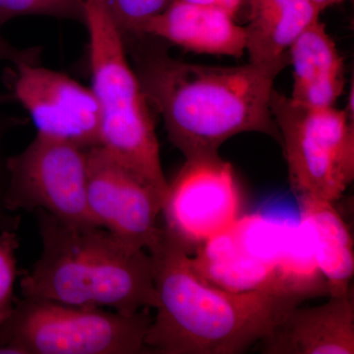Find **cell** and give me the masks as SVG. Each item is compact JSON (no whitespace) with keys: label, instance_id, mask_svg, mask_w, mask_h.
Returning a JSON list of instances; mask_svg holds the SVG:
<instances>
[{"label":"cell","instance_id":"52a82bcc","mask_svg":"<svg viewBox=\"0 0 354 354\" xmlns=\"http://www.w3.org/2000/svg\"><path fill=\"white\" fill-rule=\"evenodd\" d=\"M88 151L37 134L22 152L6 158V209H41L70 225L97 227L87 204Z\"/></svg>","mask_w":354,"mask_h":354},{"label":"cell","instance_id":"9a60e30c","mask_svg":"<svg viewBox=\"0 0 354 354\" xmlns=\"http://www.w3.org/2000/svg\"><path fill=\"white\" fill-rule=\"evenodd\" d=\"M293 68L290 99L308 108H329L344 92V64L337 44L321 19L312 23L290 50Z\"/></svg>","mask_w":354,"mask_h":354},{"label":"cell","instance_id":"5bb4252c","mask_svg":"<svg viewBox=\"0 0 354 354\" xmlns=\"http://www.w3.org/2000/svg\"><path fill=\"white\" fill-rule=\"evenodd\" d=\"M245 51L250 64L279 74L290 65V50L322 11L307 0H247Z\"/></svg>","mask_w":354,"mask_h":354},{"label":"cell","instance_id":"ac0fdd59","mask_svg":"<svg viewBox=\"0 0 354 354\" xmlns=\"http://www.w3.org/2000/svg\"><path fill=\"white\" fill-rule=\"evenodd\" d=\"M20 246L17 232H0V325L12 313L17 298L14 288L19 271L16 251Z\"/></svg>","mask_w":354,"mask_h":354},{"label":"cell","instance_id":"9c48e42d","mask_svg":"<svg viewBox=\"0 0 354 354\" xmlns=\"http://www.w3.org/2000/svg\"><path fill=\"white\" fill-rule=\"evenodd\" d=\"M288 235L263 216H244L200 246L190 256L191 264L203 278L225 290L291 293L281 281L290 244Z\"/></svg>","mask_w":354,"mask_h":354},{"label":"cell","instance_id":"ffe728a7","mask_svg":"<svg viewBox=\"0 0 354 354\" xmlns=\"http://www.w3.org/2000/svg\"><path fill=\"white\" fill-rule=\"evenodd\" d=\"M17 120L0 116V232L4 230L17 232L20 227L21 218L18 213L8 211L6 206V192L8 174L6 169V158L3 155V141L9 130L17 125Z\"/></svg>","mask_w":354,"mask_h":354},{"label":"cell","instance_id":"7a4b0ae2","mask_svg":"<svg viewBox=\"0 0 354 354\" xmlns=\"http://www.w3.org/2000/svg\"><path fill=\"white\" fill-rule=\"evenodd\" d=\"M148 252L157 304L147 330L146 353H243L309 299L295 293L237 292L213 285L195 271L185 247L164 227Z\"/></svg>","mask_w":354,"mask_h":354},{"label":"cell","instance_id":"7402d4cb","mask_svg":"<svg viewBox=\"0 0 354 354\" xmlns=\"http://www.w3.org/2000/svg\"><path fill=\"white\" fill-rule=\"evenodd\" d=\"M189 3L199 6L215 7L232 15L236 19L242 10H246L247 0H183Z\"/></svg>","mask_w":354,"mask_h":354},{"label":"cell","instance_id":"3957f363","mask_svg":"<svg viewBox=\"0 0 354 354\" xmlns=\"http://www.w3.org/2000/svg\"><path fill=\"white\" fill-rule=\"evenodd\" d=\"M41 253L20 281L24 297L74 306L109 307L125 315L155 308L152 256L104 228L70 225L36 209Z\"/></svg>","mask_w":354,"mask_h":354},{"label":"cell","instance_id":"30bf717a","mask_svg":"<svg viewBox=\"0 0 354 354\" xmlns=\"http://www.w3.org/2000/svg\"><path fill=\"white\" fill-rule=\"evenodd\" d=\"M165 199L101 146L88 151L87 204L95 225L136 249L149 251L160 239Z\"/></svg>","mask_w":354,"mask_h":354},{"label":"cell","instance_id":"e0dca14e","mask_svg":"<svg viewBox=\"0 0 354 354\" xmlns=\"http://www.w3.org/2000/svg\"><path fill=\"white\" fill-rule=\"evenodd\" d=\"M24 16H44L84 24V0H0V26Z\"/></svg>","mask_w":354,"mask_h":354},{"label":"cell","instance_id":"7c38bea8","mask_svg":"<svg viewBox=\"0 0 354 354\" xmlns=\"http://www.w3.org/2000/svg\"><path fill=\"white\" fill-rule=\"evenodd\" d=\"M258 344L263 354H353V292L295 307Z\"/></svg>","mask_w":354,"mask_h":354},{"label":"cell","instance_id":"ba28073f","mask_svg":"<svg viewBox=\"0 0 354 354\" xmlns=\"http://www.w3.org/2000/svg\"><path fill=\"white\" fill-rule=\"evenodd\" d=\"M241 199L234 169L218 153L188 158L169 183L165 230L192 255L241 218Z\"/></svg>","mask_w":354,"mask_h":354},{"label":"cell","instance_id":"5b68a950","mask_svg":"<svg viewBox=\"0 0 354 354\" xmlns=\"http://www.w3.org/2000/svg\"><path fill=\"white\" fill-rule=\"evenodd\" d=\"M150 310L125 315L23 297L0 325V354L146 353Z\"/></svg>","mask_w":354,"mask_h":354},{"label":"cell","instance_id":"cb8c5ba5","mask_svg":"<svg viewBox=\"0 0 354 354\" xmlns=\"http://www.w3.org/2000/svg\"><path fill=\"white\" fill-rule=\"evenodd\" d=\"M11 101H14V97L11 93L10 94H0V106Z\"/></svg>","mask_w":354,"mask_h":354},{"label":"cell","instance_id":"44dd1931","mask_svg":"<svg viewBox=\"0 0 354 354\" xmlns=\"http://www.w3.org/2000/svg\"><path fill=\"white\" fill-rule=\"evenodd\" d=\"M39 57V50L37 48L20 50L13 46L0 34V64L10 62L14 65L24 62H38Z\"/></svg>","mask_w":354,"mask_h":354},{"label":"cell","instance_id":"8fae6325","mask_svg":"<svg viewBox=\"0 0 354 354\" xmlns=\"http://www.w3.org/2000/svg\"><path fill=\"white\" fill-rule=\"evenodd\" d=\"M12 94L37 134L90 150L100 146V118L91 88L38 62L13 65Z\"/></svg>","mask_w":354,"mask_h":354},{"label":"cell","instance_id":"6da1fadb","mask_svg":"<svg viewBox=\"0 0 354 354\" xmlns=\"http://www.w3.org/2000/svg\"><path fill=\"white\" fill-rule=\"evenodd\" d=\"M134 57L147 101L162 116L167 138L185 160L216 155L241 133H261L281 144L271 111L278 74L271 70L250 62L190 64L152 46H139Z\"/></svg>","mask_w":354,"mask_h":354},{"label":"cell","instance_id":"277c9868","mask_svg":"<svg viewBox=\"0 0 354 354\" xmlns=\"http://www.w3.org/2000/svg\"><path fill=\"white\" fill-rule=\"evenodd\" d=\"M91 90L100 118V146L164 199L169 190L151 106L130 64L124 35L108 0H84Z\"/></svg>","mask_w":354,"mask_h":354},{"label":"cell","instance_id":"4fadbf2b","mask_svg":"<svg viewBox=\"0 0 354 354\" xmlns=\"http://www.w3.org/2000/svg\"><path fill=\"white\" fill-rule=\"evenodd\" d=\"M140 35L176 44L186 50L239 58L245 53V29L215 7L174 0L147 21Z\"/></svg>","mask_w":354,"mask_h":354},{"label":"cell","instance_id":"d6986e66","mask_svg":"<svg viewBox=\"0 0 354 354\" xmlns=\"http://www.w3.org/2000/svg\"><path fill=\"white\" fill-rule=\"evenodd\" d=\"M114 20L125 37L136 36L144 24L174 0H108Z\"/></svg>","mask_w":354,"mask_h":354},{"label":"cell","instance_id":"2e32d148","mask_svg":"<svg viewBox=\"0 0 354 354\" xmlns=\"http://www.w3.org/2000/svg\"><path fill=\"white\" fill-rule=\"evenodd\" d=\"M298 205L302 227L317 268L327 283L328 295H351L354 274L353 237L335 203L309 200Z\"/></svg>","mask_w":354,"mask_h":354},{"label":"cell","instance_id":"8992f818","mask_svg":"<svg viewBox=\"0 0 354 354\" xmlns=\"http://www.w3.org/2000/svg\"><path fill=\"white\" fill-rule=\"evenodd\" d=\"M271 111L297 202H337L354 179L353 116L335 106H300L276 90Z\"/></svg>","mask_w":354,"mask_h":354},{"label":"cell","instance_id":"603a6c76","mask_svg":"<svg viewBox=\"0 0 354 354\" xmlns=\"http://www.w3.org/2000/svg\"><path fill=\"white\" fill-rule=\"evenodd\" d=\"M307 1L315 6L317 8L320 9L323 12L324 10L329 8V7L341 4L342 2L346 1V0H307Z\"/></svg>","mask_w":354,"mask_h":354}]
</instances>
